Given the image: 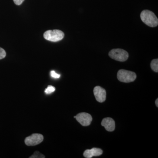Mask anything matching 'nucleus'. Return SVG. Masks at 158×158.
Here are the masks:
<instances>
[{"mask_svg": "<svg viewBox=\"0 0 158 158\" xmlns=\"http://www.w3.org/2000/svg\"><path fill=\"white\" fill-rule=\"evenodd\" d=\"M141 19L144 23L151 27H157L158 19L156 15L152 11L148 10H143L141 12Z\"/></svg>", "mask_w": 158, "mask_h": 158, "instance_id": "1", "label": "nucleus"}, {"mask_svg": "<svg viewBox=\"0 0 158 158\" xmlns=\"http://www.w3.org/2000/svg\"><path fill=\"white\" fill-rule=\"evenodd\" d=\"M64 34L59 30H49L44 34V37L47 40L52 42H57L62 40L64 37Z\"/></svg>", "mask_w": 158, "mask_h": 158, "instance_id": "2", "label": "nucleus"}, {"mask_svg": "<svg viewBox=\"0 0 158 158\" xmlns=\"http://www.w3.org/2000/svg\"><path fill=\"white\" fill-rule=\"evenodd\" d=\"M117 77L118 81L124 83L134 81L137 77L135 73L124 69H120L118 71Z\"/></svg>", "mask_w": 158, "mask_h": 158, "instance_id": "3", "label": "nucleus"}, {"mask_svg": "<svg viewBox=\"0 0 158 158\" xmlns=\"http://www.w3.org/2000/svg\"><path fill=\"white\" fill-rule=\"evenodd\" d=\"M109 55L111 59L119 62H125L129 57V54L127 51L119 48L112 49L110 51Z\"/></svg>", "mask_w": 158, "mask_h": 158, "instance_id": "4", "label": "nucleus"}, {"mask_svg": "<svg viewBox=\"0 0 158 158\" xmlns=\"http://www.w3.org/2000/svg\"><path fill=\"white\" fill-rule=\"evenodd\" d=\"M43 140V136L41 134H34L26 138L25 143L27 146H35L41 143Z\"/></svg>", "mask_w": 158, "mask_h": 158, "instance_id": "5", "label": "nucleus"}, {"mask_svg": "<svg viewBox=\"0 0 158 158\" xmlns=\"http://www.w3.org/2000/svg\"><path fill=\"white\" fill-rule=\"evenodd\" d=\"M77 121L83 126H88L90 125L92 120V117L90 114L88 113H79L74 116Z\"/></svg>", "mask_w": 158, "mask_h": 158, "instance_id": "6", "label": "nucleus"}, {"mask_svg": "<svg viewBox=\"0 0 158 158\" xmlns=\"http://www.w3.org/2000/svg\"><path fill=\"white\" fill-rule=\"evenodd\" d=\"M94 94L95 98L99 102H105L106 96V92L104 88L100 86H96L94 89Z\"/></svg>", "mask_w": 158, "mask_h": 158, "instance_id": "7", "label": "nucleus"}, {"mask_svg": "<svg viewBox=\"0 0 158 158\" xmlns=\"http://www.w3.org/2000/svg\"><path fill=\"white\" fill-rule=\"evenodd\" d=\"M102 126L104 127L106 131L112 132L115 129V123L113 118L107 117L104 118L101 123Z\"/></svg>", "mask_w": 158, "mask_h": 158, "instance_id": "8", "label": "nucleus"}, {"mask_svg": "<svg viewBox=\"0 0 158 158\" xmlns=\"http://www.w3.org/2000/svg\"><path fill=\"white\" fill-rule=\"evenodd\" d=\"M102 150L100 148H94L91 149H87L84 153V156L86 158H91L93 156H98L102 154Z\"/></svg>", "mask_w": 158, "mask_h": 158, "instance_id": "9", "label": "nucleus"}, {"mask_svg": "<svg viewBox=\"0 0 158 158\" xmlns=\"http://www.w3.org/2000/svg\"><path fill=\"white\" fill-rule=\"evenodd\" d=\"M151 67L152 70L155 72L158 73V59H153L151 63Z\"/></svg>", "mask_w": 158, "mask_h": 158, "instance_id": "10", "label": "nucleus"}, {"mask_svg": "<svg viewBox=\"0 0 158 158\" xmlns=\"http://www.w3.org/2000/svg\"><path fill=\"white\" fill-rule=\"evenodd\" d=\"M30 158H45L44 155L40 153L38 151L35 152L33 155L31 156Z\"/></svg>", "mask_w": 158, "mask_h": 158, "instance_id": "11", "label": "nucleus"}, {"mask_svg": "<svg viewBox=\"0 0 158 158\" xmlns=\"http://www.w3.org/2000/svg\"><path fill=\"white\" fill-rule=\"evenodd\" d=\"M56 90V88L55 87L52 86H48V87L45 89V93L47 94H50L52 93Z\"/></svg>", "mask_w": 158, "mask_h": 158, "instance_id": "12", "label": "nucleus"}, {"mask_svg": "<svg viewBox=\"0 0 158 158\" xmlns=\"http://www.w3.org/2000/svg\"><path fill=\"white\" fill-rule=\"evenodd\" d=\"M6 52L3 48H0V59H4L6 56Z\"/></svg>", "mask_w": 158, "mask_h": 158, "instance_id": "13", "label": "nucleus"}, {"mask_svg": "<svg viewBox=\"0 0 158 158\" xmlns=\"http://www.w3.org/2000/svg\"><path fill=\"white\" fill-rule=\"evenodd\" d=\"M50 74L51 76L53 78H59L60 77V75L59 74L56 73L55 71H51Z\"/></svg>", "mask_w": 158, "mask_h": 158, "instance_id": "14", "label": "nucleus"}, {"mask_svg": "<svg viewBox=\"0 0 158 158\" xmlns=\"http://www.w3.org/2000/svg\"><path fill=\"white\" fill-rule=\"evenodd\" d=\"M13 1H14V2L15 5H17V6H20L22 4L24 0H13Z\"/></svg>", "mask_w": 158, "mask_h": 158, "instance_id": "15", "label": "nucleus"}, {"mask_svg": "<svg viewBox=\"0 0 158 158\" xmlns=\"http://www.w3.org/2000/svg\"><path fill=\"white\" fill-rule=\"evenodd\" d=\"M156 105L157 107H158V99H157L156 101Z\"/></svg>", "mask_w": 158, "mask_h": 158, "instance_id": "16", "label": "nucleus"}]
</instances>
